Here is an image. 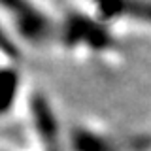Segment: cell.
<instances>
[{"instance_id": "5b68a950", "label": "cell", "mask_w": 151, "mask_h": 151, "mask_svg": "<svg viewBox=\"0 0 151 151\" xmlns=\"http://www.w3.org/2000/svg\"><path fill=\"white\" fill-rule=\"evenodd\" d=\"M70 142L74 151H130L121 140H115L111 136H100L85 129L72 130Z\"/></svg>"}, {"instance_id": "3957f363", "label": "cell", "mask_w": 151, "mask_h": 151, "mask_svg": "<svg viewBox=\"0 0 151 151\" xmlns=\"http://www.w3.org/2000/svg\"><path fill=\"white\" fill-rule=\"evenodd\" d=\"M102 19H134L151 25V0H94Z\"/></svg>"}, {"instance_id": "6da1fadb", "label": "cell", "mask_w": 151, "mask_h": 151, "mask_svg": "<svg viewBox=\"0 0 151 151\" xmlns=\"http://www.w3.org/2000/svg\"><path fill=\"white\" fill-rule=\"evenodd\" d=\"M4 9L12 15L19 36L32 44H44L55 34V25L30 0H2Z\"/></svg>"}, {"instance_id": "7a4b0ae2", "label": "cell", "mask_w": 151, "mask_h": 151, "mask_svg": "<svg viewBox=\"0 0 151 151\" xmlns=\"http://www.w3.org/2000/svg\"><path fill=\"white\" fill-rule=\"evenodd\" d=\"M60 36L68 47H78L79 44H85L94 51H100L111 44L110 32L100 23L83 17L79 13H72L70 17H66L64 25L60 28Z\"/></svg>"}, {"instance_id": "8992f818", "label": "cell", "mask_w": 151, "mask_h": 151, "mask_svg": "<svg viewBox=\"0 0 151 151\" xmlns=\"http://www.w3.org/2000/svg\"><path fill=\"white\" fill-rule=\"evenodd\" d=\"M17 72H12V70H4V76H2V89H6L2 94V106H4V111L9 110L12 106V96L17 93Z\"/></svg>"}, {"instance_id": "277c9868", "label": "cell", "mask_w": 151, "mask_h": 151, "mask_svg": "<svg viewBox=\"0 0 151 151\" xmlns=\"http://www.w3.org/2000/svg\"><path fill=\"white\" fill-rule=\"evenodd\" d=\"M32 115H34V125H36V130L40 134V140L44 144L45 151H59L57 123L45 98L34 96V100H32Z\"/></svg>"}]
</instances>
